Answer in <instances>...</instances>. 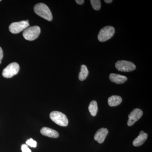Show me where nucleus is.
<instances>
[{"instance_id":"1","label":"nucleus","mask_w":152,"mask_h":152,"mask_svg":"<svg viewBox=\"0 0 152 152\" xmlns=\"http://www.w3.org/2000/svg\"><path fill=\"white\" fill-rule=\"evenodd\" d=\"M34 11L38 15L49 21H51L53 20V15L50 10L46 5L43 3H39L36 4L35 6Z\"/></svg>"},{"instance_id":"2","label":"nucleus","mask_w":152,"mask_h":152,"mask_svg":"<svg viewBox=\"0 0 152 152\" xmlns=\"http://www.w3.org/2000/svg\"><path fill=\"white\" fill-rule=\"evenodd\" d=\"M50 117L52 121L61 126H66L69 121L65 114L58 111H53L50 114Z\"/></svg>"},{"instance_id":"3","label":"nucleus","mask_w":152,"mask_h":152,"mask_svg":"<svg viewBox=\"0 0 152 152\" xmlns=\"http://www.w3.org/2000/svg\"><path fill=\"white\" fill-rule=\"evenodd\" d=\"M40 32L41 29L39 27L33 26L25 29L23 33V36L27 40H34L39 37Z\"/></svg>"},{"instance_id":"4","label":"nucleus","mask_w":152,"mask_h":152,"mask_svg":"<svg viewBox=\"0 0 152 152\" xmlns=\"http://www.w3.org/2000/svg\"><path fill=\"white\" fill-rule=\"evenodd\" d=\"M115 29L112 26H107L100 31L98 39L100 42H105L108 40L113 36Z\"/></svg>"},{"instance_id":"5","label":"nucleus","mask_w":152,"mask_h":152,"mask_svg":"<svg viewBox=\"0 0 152 152\" xmlns=\"http://www.w3.org/2000/svg\"><path fill=\"white\" fill-rule=\"evenodd\" d=\"M20 66L18 63H11L3 70L2 75L7 78H10L18 74Z\"/></svg>"},{"instance_id":"6","label":"nucleus","mask_w":152,"mask_h":152,"mask_svg":"<svg viewBox=\"0 0 152 152\" xmlns=\"http://www.w3.org/2000/svg\"><path fill=\"white\" fill-rule=\"evenodd\" d=\"M115 67L118 71L123 72H129L134 70L136 66L130 61L121 60L117 61L115 64Z\"/></svg>"},{"instance_id":"7","label":"nucleus","mask_w":152,"mask_h":152,"mask_svg":"<svg viewBox=\"0 0 152 152\" xmlns=\"http://www.w3.org/2000/svg\"><path fill=\"white\" fill-rule=\"evenodd\" d=\"M29 26V24L26 21L14 22L10 25L9 30L12 34H17L23 30L26 29Z\"/></svg>"},{"instance_id":"8","label":"nucleus","mask_w":152,"mask_h":152,"mask_svg":"<svg viewBox=\"0 0 152 152\" xmlns=\"http://www.w3.org/2000/svg\"><path fill=\"white\" fill-rule=\"evenodd\" d=\"M143 115V112L142 110L139 109H135L131 112L130 113L128 116L127 124L128 126H132L134 124V123L138 121L142 116Z\"/></svg>"},{"instance_id":"9","label":"nucleus","mask_w":152,"mask_h":152,"mask_svg":"<svg viewBox=\"0 0 152 152\" xmlns=\"http://www.w3.org/2000/svg\"><path fill=\"white\" fill-rule=\"evenodd\" d=\"M109 132L106 128H101L97 131L94 136L95 140L99 143L102 144L104 141L106 137L108 134Z\"/></svg>"},{"instance_id":"10","label":"nucleus","mask_w":152,"mask_h":152,"mask_svg":"<svg viewBox=\"0 0 152 152\" xmlns=\"http://www.w3.org/2000/svg\"><path fill=\"white\" fill-rule=\"evenodd\" d=\"M40 132L43 135L53 138H57L59 136V134L57 131L47 127L42 128Z\"/></svg>"},{"instance_id":"11","label":"nucleus","mask_w":152,"mask_h":152,"mask_svg":"<svg viewBox=\"0 0 152 152\" xmlns=\"http://www.w3.org/2000/svg\"><path fill=\"white\" fill-rule=\"evenodd\" d=\"M148 136L147 133L144 132V131H141L139 136L133 141V145L135 147H139L142 145L146 140Z\"/></svg>"},{"instance_id":"12","label":"nucleus","mask_w":152,"mask_h":152,"mask_svg":"<svg viewBox=\"0 0 152 152\" xmlns=\"http://www.w3.org/2000/svg\"><path fill=\"white\" fill-rule=\"evenodd\" d=\"M110 79L111 81L117 84L124 83L127 80V77L126 76L113 73L110 75Z\"/></svg>"},{"instance_id":"13","label":"nucleus","mask_w":152,"mask_h":152,"mask_svg":"<svg viewBox=\"0 0 152 152\" xmlns=\"http://www.w3.org/2000/svg\"><path fill=\"white\" fill-rule=\"evenodd\" d=\"M122 101V99L120 96H113L109 98L108 103L110 107H115L120 104Z\"/></svg>"},{"instance_id":"14","label":"nucleus","mask_w":152,"mask_h":152,"mask_svg":"<svg viewBox=\"0 0 152 152\" xmlns=\"http://www.w3.org/2000/svg\"><path fill=\"white\" fill-rule=\"evenodd\" d=\"M89 74L87 67L85 65H83L81 67V71L79 73V79L80 81H83L86 80Z\"/></svg>"},{"instance_id":"15","label":"nucleus","mask_w":152,"mask_h":152,"mask_svg":"<svg viewBox=\"0 0 152 152\" xmlns=\"http://www.w3.org/2000/svg\"><path fill=\"white\" fill-rule=\"evenodd\" d=\"M89 111L92 116L96 115L98 110L97 103L96 101L93 100L90 103L88 107Z\"/></svg>"},{"instance_id":"16","label":"nucleus","mask_w":152,"mask_h":152,"mask_svg":"<svg viewBox=\"0 0 152 152\" xmlns=\"http://www.w3.org/2000/svg\"><path fill=\"white\" fill-rule=\"evenodd\" d=\"M91 4L95 10H99L101 9V3L99 0H91Z\"/></svg>"},{"instance_id":"17","label":"nucleus","mask_w":152,"mask_h":152,"mask_svg":"<svg viewBox=\"0 0 152 152\" xmlns=\"http://www.w3.org/2000/svg\"><path fill=\"white\" fill-rule=\"evenodd\" d=\"M27 145L32 148H36L37 146V142L34 140L33 139L30 138L26 142Z\"/></svg>"},{"instance_id":"18","label":"nucleus","mask_w":152,"mask_h":152,"mask_svg":"<svg viewBox=\"0 0 152 152\" xmlns=\"http://www.w3.org/2000/svg\"><path fill=\"white\" fill-rule=\"evenodd\" d=\"M21 150L23 152H31V150L29 148L28 145L23 144L21 146Z\"/></svg>"},{"instance_id":"19","label":"nucleus","mask_w":152,"mask_h":152,"mask_svg":"<svg viewBox=\"0 0 152 152\" xmlns=\"http://www.w3.org/2000/svg\"><path fill=\"white\" fill-rule=\"evenodd\" d=\"M4 54H3V51L1 47H0V64L1 63V61L2 60Z\"/></svg>"},{"instance_id":"20","label":"nucleus","mask_w":152,"mask_h":152,"mask_svg":"<svg viewBox=\"0 0 152 152\" xmlns=\"http://www.w3.org/2000/svg\"><path fill=\"white\" fill-rule=\"evenodd\" d=\"M76 2L79 5H82L84 2V0H76Z\"/></svg>"},{"instance_id":"21","label":"nucleus","mask_w":152,"mask_h":152,"mask_svg":"<svg viewBox=\"0 0 152 152\" xmlns=\"http://www.w3.org/2000/svg\"><path fill=\"white\" fill-rule=\"evenodd\" d=\"M104 1L106 3H108V4H109V3H111L113 1L112 0H105Z\"/></svg>"},{"instance_id":"22","label":"nucleus","mask_w":152,"mask_h":152,"mask_svg":"<svg viewBox=\"0 0 152 152\" xmlns=\"http://www.w3.org/2000/svg\"><path fill=\"white\" fill-rule=\"evenodd\" d=\"M1 0H0V2H1Z\"/></svg>"}]
</instances>
